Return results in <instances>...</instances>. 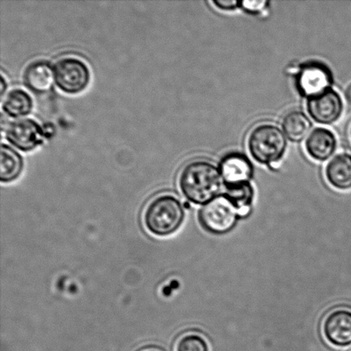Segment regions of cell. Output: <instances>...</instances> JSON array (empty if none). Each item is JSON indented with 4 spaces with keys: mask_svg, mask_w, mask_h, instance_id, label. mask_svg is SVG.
<instances>
[{
    "mask_svg": "<svg viewBox=\"0 0 351 351\" xmlns=\"http://www.w3.org/2000/svg\"><path fill=\"white\" fill-rule=\"evenodd\" d=\"M223 185L219 167L206 160H193L182 168L178 187L192 204L204 206L221 195Z\"/></svg>",
    "mask_w": 351,
    "mask_h": 351,
    "instance_id": "6da1fadb",
    "label": "cell"
},
{
    "mask_svg": "<svg viewBox=\"0 0 351 351\" xmlns=\"http://www.w3.org/2000/svg\"><path fill=\"white\" fill-rule=\"evenodd\" d=\"M282 129L274 123L254 126L247 136V146L256 162L275 170L287 153L288 143Z\"/></svg>",
    "mask_w": 351,
    "mask_h": 351,
    "instance_id": "7a4b0ae2",
    "label": "cell"
},
{
    "mask_svg": "<svg viewBox=\"0 0 351 351\" xmlns=\"http://www.w3.org/2000/svg\"><path fill=\"white\" fill-rule=\"evenodd\" d=\"M185 211L180 199L171 194L156 196L147 204L143 223L147 232L159 237L177 232L184 222Z\"/></svg>",
    "mask_w": 351,
    "mask_h": 351,
    "instance_id": "3957f363",
    "label": "cell"
},
{
    "mask_svg": "<svg viewBox=\"0 0 351 351\" xmlns=\"http://www.w3.org/2000/svg\"><path fill=\"white\" fill-rule=\"evenodd\" d=\"M53 72L55 85L65 95L81 94L90 84V69L77 56L58 58L53 64Z\"/></svg>",
    "mask_w": 351,
    "mask_h": 351,
    "instance_id": "277c9868",
    "label": "cell"
},
{
    "mask_svg": "<svg viewBox=\"0 0 351 351\" xmlns=\"http://www.w3.org/2000/svg\"><path fill=\"white\" fill-rule=\"evenodd\" d=\"M294 77L298 94L307 101L324 94L335 84L331 69L321 61H308L299 65Z\"/></svg>",
    "mask_w": 351,
    "mask_h": 351,
    "instance_id": "5b68a950",
    "label": "cell"
},
{
    "mask_svg": "<svg viewBox=\"0 0 351 351\" xmlns=\"http://www.w3.org/2000/svg\"><path fill=\"white\" fill-rule=\"evenodd\" d=\"M239 219V210L223 194L202 206L198 213L202 228L213 235L232 232Z\"/></svg>",
    "mask_w": 351,
    "mask_h": 351,
    "instance_id": "8992f818",
    "label": "cell"
},
{
    "mask_svg": "<svg viewBox=\"0 0 351 351\" xmlns=\"http://www.w3.org/2000/svg\"><path fill=\"white\" fill-rule=\"evenodd\" d=\"M5 139L14 149L29 153L43 145L47 138L46 130L36 120L29 118L15 119L6 125Z\"/></svg>",
    "mask_w": 351,
    "mask_h": 351,
    "instance_id": "52a82bcc",
    "label": "cell"
},
{
    "mask_svg": "<svg viewBox=\"0 0 351 351\" xmlns=\"http://www.w3.org/2000/svg\"><path fill=\"white\" fill-rule=\"evenodd\" d=\"M309 117L322 125H331L341 118L343 101L338 91L332 88L317 97L308 99Z\"/></svg>",
    "mask_w": 351,
    "mask_h": 351,
    "instance_id": "ba28073f",
    "label": "cell"
},
{
    "mask_svg": "<svg viewBox=\"0 0 351 351\" xmlns=\"http://www.w3.org/2000/svg\"><path fill=\"white\" fill-rule=\"evenodd\" d=\"M219 169L225 185L249 182L254 176V165L249 157L243 153L230 152L220 160Z\"/></svg>",
    "mask_w": 351,
    "mask_h": 351,
    "instance_id": "9c48e42d",
    "label": "cell"
},
{
    "mask_svg": "<svg viewBox=\"0 0 351 351\" xmlns=\"http://www.w3.org/2000/svg\"><path fill=\"white\" fill-rule=\"evenodd\" d=\"M23 82L25 87L34 94H47L55 84L53 64L46 60L31 61L24 68Z\"/></svg>",
    "mask_w": 351,
    "mask_h": 351,
    "instance_id": "30bf717a",
    "label": "cell"
},
{
    "mask_svg": "<svg viewBox=\"0 0 351 351\" xmlns=\"http://www.w3.org/2000/svg\"><path fill=\"white\" fill-rule=\"evenodd\" d=\"M323 333L332 346H351V311L340 308L330 313L323 322Z\"/></svg>",
    "mask_w": 351,
    "mask_h": 351,
    "instance_id": "8fae6325",
    "label": "cell"
},
{
    "mask_svg": "<svg viewBox=\"0 0 351 351\" xmlns=\"http://www.w3.org/2000/svg\"><path fill=\"white\" fill-rule=\"evenodd\" d=\"M338 141L335 134L326 128L313 130L305 141L306 152L311 159L319 162L330 160L336 153Z\"/></svg>",
    "mask_w": 351,
    "mask_h": 351,
    "instance_id": "7c38bea8",
    "label": "cell"
},
{
    "mask_svg": "<svg viewBox=\"0 0 351 351\" xmlns=\"http://www.w3.org/2000/svg\"><path fill=\"white\" fill-rule=\"evenodd\" d=\"M326 180L339 191L351 189V154L340 153L333 156L325 168Z\"/></svg>",
    "mask_w": 351,
    "mask_h": 351,
    "instance_id": "4fadbf2b",
    "label": "cell"
},
{
    "mask_svg": "<svg viewBox=\"0 0 351 351\" xmlns=\"http://www.w3.org/2000/svg\"><path fill=\"white\" fill-rule=\"evenodd\" d=\"M2 99V112L10 119H25L34 109L33 98L20 88L10 89Z\"/></svg>",
    "mask_w": 351,
    "mask_h": 351,
    "instance_id": "5bb4252c",
    "label": "cell"
},
{
    "mask_svg": "<svg viewBox=\"0 0 351 351\" xmlns=\"http://www.w3.org/2000/svg\"><path fill=\"white\" fill-rule=\"evenodd\" d=\"M282 130L292 143H300L307 139L312 132L313 123L304 112L293 110L285 114L282 119Z\"/></svg>",
    "mask_w": 351,
    "mask_h": 351,
    "instance_id": "9a60e30c",
    "label": "cell"
},
{
    "mask_svg": "<svg viewBox=\"0 0 351 351\" xmlns=\"http://www.w3.org/2000/svg\"><path fill=\"white\" fill-rule=\"evenodd\" d=\"M24 160L21 154L9 144L0 147V181L10 184L16 181L23 173Z\"/></svg>",
    "mask_w": 351,
    "mask_h": 351,
    "instance_id": "2e32d148",
    "label": "cell"
},
{
    "mask_svg": "<svg viewBox=\"0 0 351 351\" xmlns=\"http://www.w3.org/2000/svg\"><path fill=\"white\" fill-rule=\"evenodd\" d=\"M222 194L239 211L244 208H251L254 197V189L250 182L225 185V191Z\"/></svg>",
    "mask_w": 351,
    "mask_h": 351,
    "instance_id": "e0dca14e",
    "label": "cell"
},
{
    "mask_svg": "<svg viewBox=\"0 0 351 351\" xmlns=\"http://www.w3.org/2000/svg\"><path fill=\"white\" fill-rule=\"evenodd\" d=\"M176 351H209V347L202 336L189 333L179 339Z\"/></svg>",
    "mask_w": 351,
    "mask_h": 351,
    "instance_id": "ac0fdd59",
    "label": "cell"
},
{
    "mask_svg": "<svg viewBox=\"0 0 351 351\" xmlns=\"http://www.w3.org/2000/svg\"><path fill=\"white\" fill-rule=\"evenodd\" d=\"M270 3L271 2L267 0H244L240 3V9L249 15L258 16L267 12Z\"/></svg>",
    "mask_w": 351,
    "mask_h": 351,
    "instance_id": "d6986e66",
    "label": "cell"
},
{
    "mask_svg": "<svg viewBox=\"0 0 351 351\" xmlns=\"http://www.w3.org/2000/svg\"><path fill=\"white\" fill-rule=\"evenodd\" d=\"M211 3L215 6V8L222 10V12H235L240 9L241 1L237 0H212Z\"/></svg>",
    "mask_w": 351,
    "mask_h": 351,
    "instance_id": "ffe728a7",
    "label": "cell"
},
{
    "mask_svg": "<svg viewBox=\"0 0 351 351\" xmlns=\"http://www.w3.org/2000/svg\"><path fill=\"white\" fill-rule=\"evenodd\" d=\"M8 92V81L5 77V74L1 73V84H0V95H1V99L3 98Z\"/></svg>",
    "mask_w": 351,
    "mask_h": 351,
    "instance_id": "44dd1931",
    "label": "cell"
},
{
    "mask_svg": "<svg viewBox=\"0 0 351 351\" xmlns=\"http://www.w3.org/2000/svg\"><path fill=\"white\" fill-rule=\"evenodd\" d=\"M346 95L347 98H348L349 101L351 102V85L350 86L349 88L347 89Z\"/></svg>",
    "mask_w": 351,
    "mask_h": 351,
    "instance_id": "7402d4cb",
    "label": "cell"
},
{
    "mask_svg": "<svg viewBox=\"0 0 351 351\" xmlns=\"http://www.w3.org/2000/svg\"><path fill=\"white\" fill-rule=\"evenodd\" d=\"M350 137H351V127H350Z\"/></svg>",
    "mask_w": 351,
    "mask_h": 351,
    "instance_id": "603a6c76",
    "label": "cell"
},
{
    "mask_svg": "<svg viewBox=\"0 0 351 351\" xmlns=\"http://www.w3.org/2000/svg\"><path fill=\"white\" fill-rule=\"evenodd\" d=\"M147 351H157V350H147Z\"/></svg>",
    "mask_w": 351,
    "mask_h": 351,
    "instance_id": "cb8c5ba5",
    "label": "cell"
}]
</instances>
